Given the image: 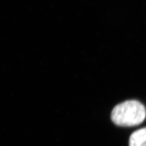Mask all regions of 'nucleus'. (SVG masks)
Masks as SVG:
<instances>
[{"mask_svg":"<svg viewBox=\"0 0 146 146\" xmlns=\"http://www.w3.org/2000/svg\"><path fill=\"white\" fill-rule=\"evenodd\" d=\"M146 117L143 104L136 100H127L117 105L111 112V118L118 126L132 127L141 124Z\"/></svg>","mask_w":146,"mask_h":146,"instance_id":"f257e3e1","label":"nucleus"},{"mask_svg":"<svg viewBox=\"0 0 146 146\" xmlns=\"http://www.w3.org/2000/svg\"><path fill=\"white\" fill-rule=\"evenodd\" d=\"M129 146H146V127L136 130L131 135Z\"/></svg>","mask_w":146,"mask_h":146,"instance_id":"f03ea898","label":"nucleus"}]
</instances>
